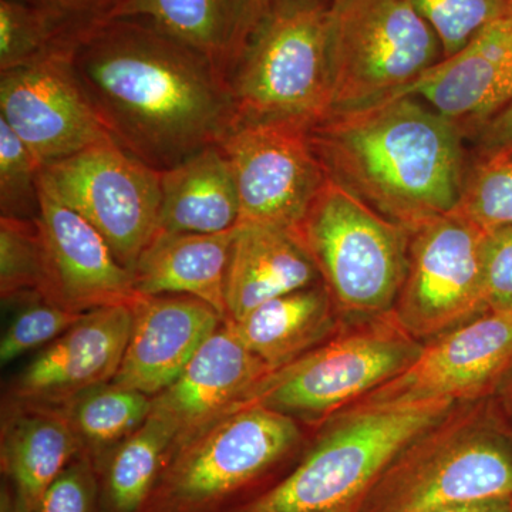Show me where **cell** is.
<instances>
[{"label":"cell","mask_w":512,"mask_h":512,"mask_svg":"<svg viewBox=\"0 0 512 512\" xmlns=\"http://www.w3.org/2000/svg\"><path fill=\"white\" fill-rule=\"evenodd\" d=\"M485 231L512 225V157L480 158L468 168L456 210Z\"/></svg>","instance_id":"30"},{"label":"cell","mask_w":512,"mask_h":512,"mask_svg":"<svg viewBox=\"0 0 512 512\" xmlns=\"http://www.w3.org/2000/svg\"><path fill=\"white\" fill-rule=\"evenodd\" d=\"M153 397L114 383L87 390L67 404L77 436L99 473L111 451L136 433L151 413Z\"/></svg>","instance_id":"27"},{"label":"cell","mask_w":512,"mask_h":512,"mask_svg":"<svg viewBox=\"0 0 512 512\" xmlns=\"http://www.w3.org/2000/svg\"><path fill=\"white\" fill-rule=\"evenodd\" d=\"M328 45L332 110L402 92L441 60L439 39L407 0H330Z\"/></svg>","instance_id":"9"},{"label":"cell","mask_w":512,"mask_h":512,"mask_svg":"<svg viewBox=\"0 0 512 512\" xmlns=\"http://www.w3.org/2000/svg\"><path fill=\"white\" fill-rule=\"evenodd\" d=\"M35 512H103L99 473L86 451L47 488Z\"/></svg>","instance_id":"34"},{"label":"cell","mask_w":512,"mask_h":512,"mask_svg":"<svg viewBox=\"0 0 512 512\" xmlns=\"http://www.w3.org/2000/svg\"><path fill=\"white\" fill-rule=\"evenodd\" d=\"M309 124L237 121L220 146L237 181L239 224L296 227L326 183Z\"/></svg>","instance_id":"12"},{"label":"cell","mask_w":512,"mask_h":512,"mask_svg":"<svg viewBox=\"0 0 512 512\" xmlns=\"http://www.w3.org/2000/svg\"><path fill=\"white\" fill-rule=\"evenodd\" d=\"M439 39L441 59L456 55L484 26L507 15L511 0H407Z\"/></svg>","instance_id":"31"},{"label":"cell","mask_w":512,"mask_h":512,"mask_svg":"<svg viewBox=\"0 0 512 512\" xmlns=\"http://www.w3.org/2000/svg\"><path fill=\"white\" fill-rule=\"evenodd\" d=\"M423 349L392 313L340 329L318 348L269 373L247 406L293 419L328 420L400 375Z\"/></svg>","instance_id":"8"},{"label":"cell","mask_w":512,"mask_h":512,"mask_svg":"<svg viewBox=\"0 0 512 512\" xmlns=\"http://www.w3.org/2000/svg\"><path fill=\"white\" fill-rule=\"evenodd\" d=\"M274 0H248L249 9H251L252 20H254V28L261 16L264 15L266 9L271 6Z\"/></svg>","instance_id":"40"},{"label":"cell","mask_w":512,"mask_h":512,"mask_svg":"<svg viewBox=\"0 0 512 512\" xmlns=\"http://www.w3.org/2000/svg\"><path fill=\"white\" fill-rule=\"evenodd\" d=\"M36 224L45 268L43 299L82 313L136 301L133 272L86 218L40 181Z\"/></svg>","instance_id":"15"},{"label":"cell","mask_w":512,"mask_h":512,"mask_svg":"<svg viewBox=\"0 0 512 512\" xmlns=\"http://www.w3.org/2000/svg\"><path fill=\"white\" fill-rule=\"evenodd\" d=\"M319 282L316 266L291 229L238 224L225 282V322H237L262 303Z\"/></svg>","instance_id":"20"},{"label":"cell","mask_w":512,"mask_h":512,"mask_svg":"<svg viewBox=\"0 0 512 512\" xmlns=\"http://www.w3.org/2000/svg\"><path fill=\"white\" fill-rule=\"evenodd\" d=\"M40 184L86 218L133 272L158 232L161 171L110 140L46 165Z\"/></svg>","instance_id":"10"},{"label":"cell","mask_w":512,"mask_h":512,"mask_svg":"<svg viewBox=\"0 0 512 512\" xmlns=\"http://www.w3.org/2000/svg\"><path fill=\"white\" fill-rule=\"evenodd\" d=\"M74 46L0 73V120L28 147L42 170L113 140L74 72Z\"/></svg>","instance_id":"14"},{"label":"cell","mask_w":512,"mask_h":512,"mask_svg":"<svg viewBox=\"0 0 512 512\" xmlns=\"http://www.w3.org/2000/svg\"><path fill=\"white\" fill-rule=\"evenodd\" d=\"M298 421L252 404L175 450L146 512H229L301 443Z\"/></svg>","instance_id":"7"},{"label":"cell","mask_w":512,"mask_h":512,"mask_svg":"<svg viewBox=\"0 0 512 512\" xmlns=\"http://www.w3.org/2000/svg\"><path fill=\"white\" fill-rule=\"evenodd\" d=\"M241 220L237 181L220 144L161 173L158 231L218 234Z\"/></svg>","instance_id":"24"},{"label":"cell","mask_w":512,"mask_h":512,"mask_svg":"<svg viewBox=\"0 0 512 512\" xmlns=\"http://www.w3.org/2000/svg\"><path fill=\"white\" fill-rule=\"evenodd\" d=\"M339 316L392 313L409 265L410 231L326 178L292 229Z\"/></svg>","instance_id":"6"},{"label":"cell","mask_w":512,"mask_h":512,"mask_svg":"<svg viewBox=\"0 0 512 512\" xmlns=\"http://www.w3.org/2000/svg\"><path fill=\"white\" fill-rule=\"evenodd\" d=\"M113 19L150 23L210 60L228 82L254 30L248 0H123Z\"/></svg>","instance_id":"23"},{"label":"cell","mask_w":512,"mask_h":512,"mask_svg":"<svg viewBox=\"0 0 512 512\" xmlns=\"http://www.w3.org/2000/svg\"><path fill=\"white\" fill-rule=\"evenodd\" d=\"M487 311L512 309V225L488 231L485 245Z\"/></svg>","instance_id":"35"},{"label":"cell","mask_w":512,"mask_h":512,"mask_svg":"<svg viewBox=\"0 0 512 512\" xmlns=\"http://www.w3.org/2000/svg\"><path fill=\"white\" fill-rule=\"evenodd\" d=\"M72 64L114 143L161 173L220 144L237 121L227 77L144 20L84 29Z\"/></svg>","instance_id":"1"},{"label":"cell","mask_w":512,"mask_h":512,"mask_svg":"<svg viewBox=\"0 0 512 512\" xmlns=\"http://www.w3.org/2000/svg\"><path fill=\"white\" fill-rule=\"evenodd\" d=\"M339 313L322 282L262 303L227 322L272 372L318 348L338 332Z\"/></svg>","instance_id":"25"},{"label":"cell","mask_w":512,"mask_h":512,"mask_svg":"<svg viewBox=\"0 0 512 512\" xmlns=\"http://www.w3.org/2000/svg\"><path fill=\"white\" fill-rule=\"evenodd\" d=\"M174 437L163 423H146L114 448L99 470L103 512H146L171 453Z\"/></svg>","instance_id":"26"},{"label":"cell","mask_w":512,"mask_h":512,"mask_svg":"<svg viewBox=\"0 0 512 512\" xmlns=\"http://www.w3.org/2000/svg\"><path fill=\"white\" fill-rule=\"evenodd\" d=\"M86 313V312H84ZM46 299H30L9 323L0 340V362L8 365L26 353L46 348L84 315Z\"/></svg>","instance_id":"33"},{"label":"cell","mask_w":512,"mask_h":512,"mask_svg":"<svg viewBox=\"0 0 512 512\" xmlns=\"http://www.w3.org/2000/svg\"><path fill=\"white\" fill-rule=\"evenodd\" d=\"M309 137L328 180L410 232L457 208L468 171L463 133L417 97L332 110Z\"/></svg>","instance_id":"2"},{"label":"cell","mask_w":512,"mask_h":512,"mask_svg":"<svg viewBox=\"0 0 512 512\" xmlns=\"http://www.w3.org/2000/svg\"><path fill=\"white\" fill-rule=\"evenodd\" d=\"M42 167L28 147L0 120V208L2 217L35 220Z\"/></svg>","instance_id":"32"},{"label":"cell","mask_w":512,"mask_h":512,"mask_svg":"<svg viewBox=\"0 0 512 512\" xmlns=\"http://www.w3.org/2000/svg\"><path fill=\"white\" fill-rule=\"evenodd\" d=\"M511 372L512 309L487 311L424 342L412 365L352 406L480 402Z\"/></svg>","instance_id":"13"},{"label":"cell","mask_w":512,"mask_h":512,"mask_svg":"<svg viewBox=\"0 0 512 512\" xmlns=\"http://www.w3.org/2000/svg\"><path fill=\"white\" fill-rule=\"evenodd\" d=\"M131 305L104 306L37 353L12 387L18 402L63 406L80 394L111 383L130 338Z\"/></svg>","instance_id":"18"},{"label":"cell","mask_w":512,"mask_h":512,"mask_svg":"<svg viewBox=\"0 0 512 512\" xmlns=\"http://www.w3.org/2000/svg\"><path fill=\"white\" fill-rule=\"evenodd\" d=\"M133 323L113 382L153 397L190 365L224 318L208 303L183 295L140 296L131 303Z\"/></svg>","instance_id":"19"},{"label":"cell","mask_w":512,"mask_h":512,"mask_svg":"<svg viewBox=\"0 0 512 512\" xmlns=\"http://www.w3.org/2000/svg\"><path fill=\"white\" fill-rule=\"evenodd\" d=\"M237 227L218 234L158 231L133 269L137 295L191 296L227 320L225 282Z\"/></svg>","instance_id":"22"},{"label":"cell","mask_w":512,"mask_h":512,"mask_svg":"<svg viewBox=\"0 0 512 512\" xmlns=\"http://www.w3.org/2000/svg\"><path fill=\"white\" fill-rule=\"evenodd\" d=\"M434 512H512V497L470 501V503L450 505Z\"/></svg>","instance_id":"38"},{"label":"cell","mask_w":512,"mask_h":512,"mask_svg":"<svg viewBox=\"0 0 512 512\" xmlns=\"http://www.w3.org/2000/svg\"><path fill=\"white\" fill-rule=\"evenodd\" d=\"M269 373L272 370L224 322L205 340L183 375L153 396L150 416L173 434L174 453L229 414L244 409Z\"/></svg>","instance_id":"16"},{"label":"cell","mask_w":512,"mask_h":512,"mask_svg":"<svg viewBox=\"0 0 512 512\" xmlns=\"http://www.w3.org/2000/svg\"><path fill=\"white\" fill-rule=\"evenodd\" d=\"M83 451L63 406L18 402L2 433V471L16 503L35 512L47 488Z\"/></svg>","instance_id":"21"},{"label":"cell","mask_w":512,"mask_h":512,"mask_svg":"<svg viewBox=\"0 0 512 512\" xmlns=\"http://www.w3.org/2000/svg\"><path fill=\"white\" fill-rule=\"evenodd\" d=\"M62 19L76 29H86L109 19L123 0H22Z\"/></svg>","instance_id":"36"},{"label":"cell","mask_w":512,"mask_h":512,"mask_svg":"<svg viewBox=\"0 0 512 512\" xmlns=\"http://www.w3.org/2000/svg\"><path fill=\"white\" fill-rule=\"evenodd\" d=\"M0 512H26L16 503L8 484L2 488V494H0Z\"/></svg>","instance_id":"39"},{"label":"cell","mask_w":512,"mask_h":512,"mask_svg":"<svg viewBox=\"0 0 512 512\" xmlns=\"http://www.w3.org/2000/svg\"><path fill=\"white\" fill-rule=\"evenodd\" d=\"M488 231L457 211L410 232L409 265L392 315L420 342L487 312Z\"/></svg>","instance_id":"11"},{"label":"cell","mask_w":512,"mask_h":512,"mask_svg":"<svg viewBox=\"0 0 512 512\" xmlns=\"http://www.w3.org/2000/svg\"><path fill=\"white\" fill-rule=\"evenodd\" d=\"M512 497V439L485 400L457 404L397 454L360 512H434Z\"/></svg>","instance_id":"4"},{"label":"cell","mask_w":512,"mask_h":512,"mask_svg":"<svg viewBox=\"0 0 512 512\" xmlns=\"http://www.w3.org/2000/svg\"><path fill=\"white\" fill-rule=\"evenodd\" d=\"M43 286L45 268L36 218H0V295L3 301L43 299Z\"/></svg>","instance_id":"29"},{"label":"cell","mask_w":512,"mask_h":512,"mask_svg":"<svg viewBox=\"0 0 512 512\" xmlns=\"http://www.w3.org/2000/svg\"><path fill=\"white\" fill-rule=\"evenodd\" d=\"M511 3H512V0H511Z\"/></svg>","instance_id":"41"},{"label":"cell","mask_w":512,"mask_h":512,"mask_svg":"<svg viewBox=\"0 0 512 512\" xmlns=\"http://www.w3.org/2000/svg\"><path fill=\"white\" fill-rule=\"evenodd\" d=\"M402 94L426 101L463 136L477 134L512 99V10L393 96Z\"/></svg>","instance_id":"17"},{"label":"cell","mask_w":512,"mask_h":512,"mask_svg":"<svg viewBox=\"0 0 512 512\" xmlns=\"http://www.w3.org/2000/svg\"><path fill=\"white\" fill-rule=\"evenodd\" d=\"M329 6L325 0H274L266 9L229 77L237 121L312 126L330 113Z\"/></svg>","instance_id":"5"},{"label":"cell","mask_w":512,"mask_h":512,"mask_svg":"<svg viewBox=\"0 0 512 512\" xmlns=\"http://www.w3.org/2000/svg\"><path fill=\"white\" fill-rule=\"evenodd\" d=\"M83 30L22 0H0V73L70 49Z\"/></svg>","instance_id":"28"},{"label":"cell","mask_w":512,"mask_h":512,"mask_svg":"<svg viewBox=\"0 0 512 512\" xmlns=\"http://www.w3.org/2000/svg\"><path fill=\"white\" fill-rule=\"evenodd\" d=\"M457 404L350 406L291 473L229 512H360L397 454Z\"/></svg>","instance_id":"3"},{"label":"cell","mask_w":512,"mask_h":512,"mask_svg":"<svg viewBox=\"0 0 512 512\" xmlns=\"http://www.w3.org/2000/svg\"><path fill=\"white\" fill-rule=\"evenodd\" d=\"M476 136L480 158L512 157V99Z\"/></svg>","instance_id":"37"}]
</instances>
